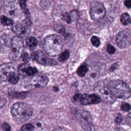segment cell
Returning a JSON list of instances; mask_svg holds the SVG:
<instances>
[{"label":"cell","instance_id":"cell-1","mask_svg":"<svg viewBox=\"0 0 131 131\" xmlns=\"http://www.w3.org/2000/svg\"><path fill=\"white\" fill-rule=\"evenodd\" d=\"M43 47L49 55L56 56L61 53L62 49V41L59 36L55 34L51 35L45 38Z\"/></svg>","mask_w":131,"mask_h":131},{"label":"cell","instance_id":"cell-2","mask_svg":"<svg viewBox=\"0 0 131 131\" xmlns=\"http://www.w3.org/2000/svg\"><path fill=\"white\" fill-rule=\"evenodd\" d=\"M12 115L14 120L18 123H21L29 119L32 114L31 107L23 102L15 103L11 107Z\"/></svg>","mask_w":131,"mask_h":131},{"label":"cell","instance_id":"cell-3","mask_svg":"<svg viewBox=\"0 0 131 131\" xmlns=\"http://www.w3.org/2000/svg\"><path fill=\"white\" fill-rule=\"evenodd\" d=\"M112 94L116 98L127 99L131 96V90L128 84L120 80H113L108 83Z\"/></svg>","mask_w":131,"mask_h":131},{"label":"cell","instance_id":"cell-4","mask_svg":"<svg viewBox=\"0 0 131 131\" xmlns=\"http://www.w3.org/2000/svg\"><path fill=\"white\" fill-rule=\"evenodd\" d=\"M24 48V43L21 38L19 36H14L12 38L10 49V58L13 60L18 59L22 55Z\"/></svg>","mask_w":131,"mask_h":131},{"label":"cell","instance_id":"cell-5","mask_svg":"<svg viewBox=\"0 0 131 131\" xmlns=\"http://www.w3.org/2000/svg\"><path fill=\"white\" fill-rule=\"evenodd\" d=\"M96 95H97L104 103L112 104L116 100V97L112 94L110 91L108 84L103 82L99 83L95 89Z\"/></svg>","mask_w":131,"mask_h":131},{"label":"cell","instance_id":"cell-6","mask_svg":"<svg viewBox=\"0 0 131 131\" xmlns=\"http://www.w3.org/2000/svg\"><path fill=\"white\" fill-rule=\"evenodd\" d=\"M4 11L6 14L13 18L18 17L20 14L18 0H4Z\"/></svg>","mask_w":131,"mask_h":131},{"label":"cell","instance_id":"cell-7","mask_svg":"<svg viewBox=\"0 0 131 131\" xmlns=\"http://www.w3.org/2000/svg\"><path fill=\"white\" fill-rule=\"evenodd\" d=\"M48 82V78L44 75L32 76L27 78L24 82L27 88H39L45 86Z\"/></svg>","mask_w":131,"mask_h":131},{"label":"cell","instance_id":"cell-8","mask_svg":"<svg viewBox=\"0 0 131 131\" xmlns=\"http://www.w3.org/2000/svg\"><path fill=\"white\" fill-rule=\"evenodd\" d=\"M76 116L85 131H94L91 116L88 112L78 111L76 113Z\"/></svg>","mask_w":131,"mask_h":131},{"label":"cell","instance_id":"cell-9","mask_svg":"<svg viewBox=\"0 0 131 131\" xmlns=\"http://www.w3.org/2000/svg\"><path fill=\"white\" fill-rule=\"evenodd\" d=\"M105 13V9L102 3L95 2L91 6L90 15L91 18L95 20H98L103 17Z\"/></svg>","mask_w":131,"mask_h":131},{"label":"cell","instance_id":"cell-10","mask_svg":"<svg viewBox=\"0 0 131 131\" xmlns=\"http://www.w3.org/2000/svg\"><path fill=\"white\" fill-rule=\"evenodd\" d=\"M116 42L120 48L128 47L131 44V32L127 30L120 32L117 35Z\"/></svg>","mask_w":131,"mask_h":131},{"label":"cell","instance_id":"cell-11","mask_svg":"<svg viewBox=\"0 0 131 131\" xmlns=\"http://www.w3.org/2000/svg\"><path fill=\"white\" fill-rule=\"evenodd\" d=\"M31 58L40 64L45 66H54L56 62L46 56L41 51H37L31 54Z\"/></svg>","mask_w":131,"mask_h":131},{"label":"cell","instance_id":"cell-12","mask_svg":"<svg viewBox=\"0 0 131 131\" xmlns=\"http://www.w3.org/2000/svg\"><path fill=\"white\" fill-rule=\"evenodd\" d=\"M16 71L15 66L11 63H4L0 66V81L3 82L8 80L11 73Z\"/></svg>","mask_w":131,"mask_h":131},{"label":"cell","instance_id":"cell-13","mask_svg":"<svg viewBox=\"0 0 131 131\" xmlns=\"http://www.w3.org/2000/svg\"><path fill=\"white\" fill-rule=\"evenodd\" d=\"M79 101L83 105L96 104L101 101V99L96 94H85L81 96Z\"/></svg>","mask_w":131,"mask_h":131},{"label":"cell","instance_id":"cell-14","mask_svg":"<svg viewBox=\"0 0 131 131\" xmlns=\"http://www.w3.org/2000/svg\"><path fill=\"white\" fill-rule=\"evenodd\" d=\"M37 72V69L26 64H20L17 69V72L21 77H27L35 74Z\"/></svg>","mask_w":131,"mask_h":131},{"label":"cell","instance_id":"cell-15","mask_svg":"<svg viewBox=\"0 0 131 131\" xmlns=\"http://www.w3.org/2000/svg\"><path fill=\"white\" fill-rule=\"evenodd\" d=\"M12 39L10 36L4 34L0 37V51L2 52H7L10 50Z\"/></svg>","mask_w":131,"mask_h":131},{"label":"cell","instance_id":"cell-16","mask_svg":"<svg viewBox=\"0 0 131 131\" xmlns=\"http://www.w3.org/2000/svg\"><path fill=\"white\" fill-rule=\"evenodd\" d=\"M12 31L18 34L20 37H25L28 34V29L24 25L21 24H15L12 25Z\"/></svg>","mask_w":131,"mask_h":131},{"label":"cell","instance_id":"cell-17","mask_svg":"<svg viewBox=\"0 0 131 131\" xmlns=\"http://www.w3.org/2000/svg\"><path fill=\"white\" fill-rule=\"evenodd\" d=\"M19 79V74L16 71H14L11 73L8 77V81L12 84H15Z\"/></svg>","mask_w":131,"mask_h":131},{"label":"cell","instance_id":"cell-18","mask_svg":"<svg viewBox=\"0 0 131 131\" xmlns=\"http://www.w3.org/2000/svg\"><path fill=\"white\" fill-rule=\"evenodd\" d=\"M37 43V40L33 37H29L26 40L27 47L30 49H33L35 48L36 47Z\"/></svg>","mask_w":131,"mask_h":131},{"label":"cell","instance_id":"cell-19","mask_svg":"<svg viewBox=\"0 0 131 131\" xmlns=\"http://www.w3.org/2000/svg\"><path fill=\"white\" fill-rule=\"evenodd\" d=\"M120 20L122 24L124 25H128L131 22V18L128 14L126 13H123L120 17Z\"/></svg>","mask_w":131,"mask_h":131},{"label":"cell","instance_id":"cell-20","mask_svg":"<svg viewBox=\"0 0 131 131\" xmlns=\"http://www.w3.org/2000/svg\"><path fill=\"white\" fill-rule=\"evenodd\" d=\"M88 70V68L85 64H82L77 70V74L80 76H84Z\"/></svg>","mask_w":131,"mask_h":131},{"label":"cell","instance_id":"cell-21","mask_svg":"<svg viewBox=\"0 0 131 131\" xmlns=\"http://www.w3.org/2000/svg\"><path fill=\"white\" fill-rule=\"evenodd\" d=\"M1 22L2 24L4 25H7V26H10L13 24V20L7 17V16H5V15L1 16Z\"/></svg>","mask_w":131,"mask_h":131},{"label":"cell","instance_id":"cell-22","mask_svg":"<svg viewBox=\"0 0 131 131\" xmlns=\"http://www.w3.org/2000/svg\"><path fill=\"white\" fill-rule=\"evenodd\" d=\"M69 55H70V52L68 50H66L65 51H64L63 52L61 53L58 58V59L59 61H64L65 60H66L69 57Z\"/></svg>","mask_w":131,"mask_h":131},{"label":"cell","instance_id":"cell-23","mask_svg":"<svg viewBox=\"0 0 131 131\" xmlns=\"http://www.w3.org/2000/svg\"><path fill=\"white\" fill-rule=\"evenodd\" d=\"M91 42L92 45L96 47H97L99 46L100 45V40L96 36H93L91 38Z\"/></svg>","mask_w":131,"mask_h":131},{"label":"cell","instance_id":"cell-24","mask_svg":"<svg viewBox=\"0 0 131 131\" xmlns=\"http://www.w3.org/2000/svg\"><path fill=\"white\" fill-rule=\"evenodd\" d=\"M34 126L31 124H27L22 127V131H33Z\"/></svg>","mask_w":131,"mask_h":131},{"label":"cell","instance_id":"cell-25","mask_svg":"<svg viewBox=\"0 0 131 131\" xmlns=\"http://www.w3.org/2000/svg\"><path fill=\"white\" fill-rule=\"evenodd\" d=\"M55 30L59 32L60 33H61L63 35H64V34H66L65 32V29L64 28V27L62 26L61 25H56L55 26Z\"/></svg>","mask_w":131,"mask_h":131},{"label":"cell","instance_id":"cell-26","mask_svg":"<svg viewBox=\"0 0 131 131\" xmlns=\"http://www.w3.org/2000/svg\"><path fill=\"white\" fill-rule=\"evenodd\" d=\"M62 19L67 23H70L71 21V17L70 16V15L67 12H65V13L62 14Z\"/></svg>","mask_w":131,"mask_h":131},{"label":"cell","instance_id":"cell-27","mask_svg":"<svg viewBox=\"0 0 131 131\" xmlns=\"http://www.w3.org/2000/svg\"><path fill=\"white\" fill-rule=\"evenodd\" d=\"M121 110L124 112H128L130 110V105L127 103H123L121 105Z\"/></svg>","mask_w":131,"mask_h":131},{"label":"cell","instance_id":"cell-28","mask_svg":"<svg viewBox=\"0 0 131 131\" xmlns=\"http://www.w3.org/2000/svg\"><path fill=\"white\" fill-rule=\"evenodd\" d=\"M27 0H18L19 5L20 6L21 9L23 11H25L26 9V2Z\"/></svg>","mask_w":131,"mask_h":131},{"label":"cell","instance_id":"cell-29","mask_svg":"<svg viewBox=\"0 0 131 131\" xmlns=\"http://www.w3.org/2000/svg\"><path fill=\"white\" fill-rule=\"evenodd\" d=\"M22 59L25 62H28L30 61V57L29 55L27 53H25L23 54H22Z\"/></svg>","mask_w":131,"mask_h":131},{"label":"cell","instance_id":"cell-30","mask_svg":"<svg viewBox=\"0 0 131 131\" xmlns=\"http://www.w3.org/2000/svg\"><path fill=\"white\" fill-rule=\"evenodd\" d=\"M115 48L111 45H108L107 47V51L109 54H113L115 52Z\"/></svg>","mask_w":131,"mask_h":131},{"label":"cell","instance_id":"cell-31","mask_svg":"<svg viewBox=\"0 0 131 131\" xmlns=\"http://www.w3.org/2000/svg\"><path fill=\"white\" fill-rule=\"evenodd\" d=\"M127 123L131 127V113L128 114L125 118Z\"/></svg>","mask_w":131,"mask_h":131},{"label":"cell","instance_id":"cell-32","mask_svg":"<svg viewBox=\"0 0 131 131\" xmlns=\"http://www.w3.org/2000/svg\"><path fill=\"white\" fill-rule=\"evenodd\" d=\"M2 127H3V129L5 130V131H10V125L6 123H4L3 124Z\"/></svg>","mask_w":131,"mask_h":131},{"label":"cell","instance_id":"cell-33","mask_svg":"<svg viewBox=\"0 0 131 131\" xmlns=\"http://www.w3.org/2000/svg\"><path fill=\"white\" fill-rule=\"evenodd\" d=\"M121 121H122V116L120 114H118V115L116 117L115 119V122L116 123L119 124L121 122Z\"/></svg>","mask_w":131,"mask_h":131},{"label":"cell","instance_id":"cell-34","mask_svg":"<svg viewBox=\"0 0 131 131\" xmlns=\"http://www.w3.org/2000/svg\"><path fill=\"white\" fill-rule=\"evenodd\" d=\"M124 4L126 7L130 8L131 7V0H125Z\"/></svg>","mask_w":131,"mask_h":131},{"label":"cell","instance_id":"cell-35","mask_svg":"<svg viewBox=\"0 0 131 131\" xmlns=\"http://www.w3.org/2000/svg\"><path fill=\"white\" fill-rule=\"evenodd\" d=\"M81 95L80 94H76L74 97H73V100L75 101H77L78 100H80V98L81 97Z\"/></svg>","mask_w":131,"mask_h":131},{"label":"cell","instance_id":"cell-36","mask_svg":"<svg viewBox=\"0 0 131 131\" xmlns=\"http://www.w3.org/2000/svg\"><path fill=\"white\" fill-rule=\"evenodd\" d=\"M54 131H63V129L60 128H56L54 130Z\"/></svg>","mask_w":131,"mask_h":131},{"label":"cell","instance_id":"cell-37","mask_svg":"<svg viewBox=\"0 0 131 131\" xmlns=\"http://www.w3.org/2000/svg\"><path fill=\"white\" fill-rule=\"evenodd\" d=\"M2 8V3H1V1H0V11L1 10Z\"/></svg>","mask_w":131,"mask_h":131}]
</instances>
